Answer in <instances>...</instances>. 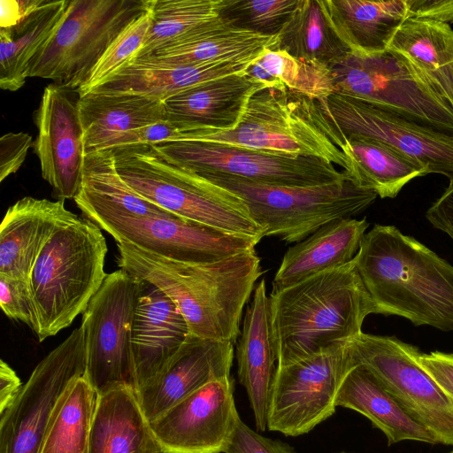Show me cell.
<instances>
[{"instance_id": "cell-1", "label": "cell", "mask_w": 453, "mask_h": 453, "mask_svg": "<svg viewBox=\"0 0 453 453\" xmlns=\"http://www.w3.org/2000/svg\"><path fill=\"white\" fill-rule=\"evenodd\" d=\"M378 314L453 330V265L394 226L376 224L355 257Z\"/></svg>"}, {"instance_id": "cell-2", "label": "cell", "mask_w": 453, "mask_h": 453, "mask_svg": "<svg viewBox=\"0 0 453 453\" xmlns=\"http://www.w3.org/2000/svg\"><path fill=\"white\" fill-rule=\"evenodd\" d=\"M270 316L277 366L350 341L378 310L357 269L349 264L270 293Z\"/></svg>"}, {"instance_id": "cell-3", "label": "cell", "mask_w": 453, "mask_h": 453, "mask_svg": "<svg viewBox=\"0 0 453 453\" xmlns=\"http://www.w3.org/2000/svg\"><path fill=\"white\" fill-rule=\"evenodd\" d=\"M186 141L316 157L344 171L348 165L343 137L319 100L284 84L257 88L232 131L181 133L169 142Z\"/></svg>"}, {"instance_id": "cell-4", "label": "cell", "mask_w": 453, "mask_h": 453, "mask_svg": "<svg viewBox=\"0 0 453 453\" xmlns=\"http://www.w3.org/2000/svg\"><path fill=\"white\" fill-rule=\"evenodd\" d=\"M263 273L255 249L207 264L161 258L150 283L164 292L186 319L189 334L236 342L244 306Z\"/></svg>"}, {"instance_id": "cell-5", "label": "cell", "mask_w": 453, "mask_h": 453, "mask_svg": "<svg viewBox=\"0 0 453 453\" xmlns=\"http://www.w3.org/2000/svg\"><path fill=\"white\" fill-rule=\"evenodd\" d=\"M101 228L82 217L59 227L41 250L28 283L39 342L68 327L87 309L108 273Z\"/></svg>"}, {"instance_id": "cell-6", "label": "cell", "mask_w": 453, "mask_h": 453, "mask_svg": "<svg viewBox=\"0 0 453 453\" xmlns=\"http://www.w3.org/2000/svg\"><path fill=\"white\" fill-rule=\"evenodd\" d=\"M120 177L139 195L183 219L227 233L265 237L244 201L199 174L164 160L151 145L111 150Z\"/></svg>"}, {"instance_id": "cell-7", "label": "cell", "mask_w": 453, "mask_h": 453, "mask_svg": "<svg viewBox=\"0 0 453 453\" xmlns=\"http://www.w3.org/2000/svg\"><path fill=\"white\" fill-rule=\"evenodd\" d=\"M197 174L240 196L265 236L286 243L299 242L330 222L363 212L378 196L350 177L312 187H276L223 173Z\"/></svg>"}, {"instance_id": "cell-8", "label": "cell", "mask_w": 453, "mask_h": 453, "mask_svg": "<svg viewBox=\"0 0 453 453\" xmlns=\"http://www.w3.org/2000/svg\"><path fill=\"white\" fill-rule=\"evenodd\" d=\"M151 0H69L61 23L30 62L27 77L77 89L114 39Z\"/></svg>"}, {"instance_id": "cell-9", "label": "cell", "mask_w": 453, "mask_h": 453, "mask_svg": "<svg viewBox=\"0 0 453 453\" xmlns=\"http://www.w3.org/2000/svg\"><path fill=\"white\" fill-rule=\"evenodd\" d=\"M334 91L453 134V108L406 58L390 50L349 54L331 68Z\"/></svg>"}, {"instance_id": "cell-10", "label": "cell", "mask_w": 453, "mask_h": 453, "mask_svg": "<svg viewBox=\"0 0 453 453\" xmlns=\"http://www.w3.org/2000/svg\"><path fill=\"white\" fill-rule=\"evenodd\" d=\"M143 285L121 268L108 273L82 313L84 376L97 394L120 385L136 388L131 334Z\"/></svg>"}, {"instance_id": "cell-11", "label": "cell", "mask_w": 453, "mask_h": 453, "mask_svg": "<svg viewBox=\"0 0 453 453\" xmlns=\"http://www.w3.org/2000/svg\"><path fill=\"white\" fill-rule=\"evenodd\" d=\"M86 372L81 326L35 366L1 414L0 453H41L46 434L72 386Z\"/></svg>"}, {"instance_id": "cell-12", "label": "cell", "mask_w": 453, "mask_h": 453, "mask_svg": "<svg viewBox=\"0 0 453 453\" xmlns=\"http://www.w3.org/2000/svg\"><path fill=\"white\" fill-rule=\"evenodd\" d=\"M350 347L357 364L365 365L437 443L453 445V400L419 365L417 347L363 332L350 340Z\"/></svg>"}, {"instance_id": "cell-13", "label": "cell", "mask_w": 453, "mask_h": 453, "mask_svg": "<svg viewBox=\"0 0 453 453\" xmlns=\"http://www.w3.org/2000/svg\"><path fill=\"white\" fill-rule=\"evenodd\" d=\"M165 161L196 173H223L276 187H312L349 178L316 157L292 155L210 142L151 145Z\"/></svg>"}, {"instance_id": "cell-14", "label": "cell", "mask_w": 453, "mask_h": 453, "mask_svg": "<svg viewBox=\"0 0 453 453\" xmlns=\"http://www.w3.org/2000/svg\"><path fill=\"white\" fill-rule=\"evenodd\" d=\"M357 365L349 341L293 364L277 366L267 429L286 436L311 432L334 413L339 389Z\"/></svg>"}, {"instance_id": "cell-15", "label": "cell", "mask_w": 453, "mask_h": 453, "mask_svg": "<svg viewBox=\"0 0 453 453\" xmlns=\"http://www.w3.org/2000/svg\"><path fill=\"white\" fill-rule=\"evenodd\" d=\"M342 136L367 137L386 144L453 184V134L440 131L356 96L333 92L318 99Z\"/></svg>"}, {"instance_id": "cell-16", "label": "cell", "mask_w": 453, "mask_h": 453, "mask_svg": "<svg viewBox=\"0 0 453 453\" xmlns=\"http://www.w3.org/2000/svg\"><path fill=\"white\" fill-rule=\"evenodd\" d=\"M83 216L116 242L123 241L183 263L216 262L255 249L261 241L180 218H136L111 213H88Z\"/></svg>"}, {"instance_id": "cell-17", "label": "cell", "mask_w": 453, "mask_h": 453, "mask_svg": "<svg viewBox=\"0 0 453 453\" xmlns=\"http://www.w3.org/2000/svg\"><path fill=\"white\" fill-rule=\"evenodd\" d=\"M240 418L232 377L212 381L150 421L162 453H223Z\"/></svg>"}, {"instance_id": "cell-18", "label": "cell", "mask_w": 453, "mask_h": 453, "mask_svg": "<svg viewBox=\"0 0 453 453\" xmlns=\"http://www.w3.org/2000/svg\"><path fill=\"white\" fill-rule=\"evenodd\" d=\"M67 90L49 84L35 111L38 134L34 152L40 161L42 177L58 200L74 199L78 194L86 155L77 100Z\"/></svg>"}, {"instance_id": "cell-19", "label": "cell", "mask_w": 453, "mask_h": 453, "mask_svg": "<svg viewBox=\"0 0 453 453\" xmlns=\"http://www.w3.org/2000/svg\"><path fill=\"white\" fill-rule=\"evenodd\" d=\"M234 344L189 334L169 363L136 388L149 420L205 385L231 377Z\"/></svg>"}, {"instance_id": "cell-20", "label": "cell", "mask_w": 453, "mask_h": 453, "mask_svg": "<svg viewBox=\"0 0 453 453\" xmlns=\"http://www.w3.org/2000/svg\"><path fill=\"white\" fill-rule=\"evenodd\" d=\"M189 334L176 304L159 288L144 282L131 334L136 388L163 370Z\"/></svg>"}, {"instance_id": "cell-21", "label": "cell", "mask_w": 453, "mask_h": 453, "mask_svg": "<svg viewBox=\"0 0 453 453\" xmlns=\"http://www.w3.org/2000/svg\"><path fill=\"white\" fill-rule=\"evenodd\" d=\"M78 218L65 208L64 200H18L7 209L0 226V274L28 281L51 235Z\"/></svg>"}, {"instance_id": "cell-22", "label": "cell", "mask_w": 453, "mask_h": 453, "mask_svg": "<svg viewBox=\"0 0 453 453\" xmlns=\"http://www.w3.org/2000/svg\"><path fill=\"white\" fill-rule=\"evenodd\" d=\"M237 373L253 411L257 430L267 428V415L274 375L275 351L271 327L269 296L260 280L245 309L236 347Z\"/></svg>"}, {"instance_id": "cell-23", "label": "cell", "mask_w": 453, "mask_h": 453, "mask_svg": "<svg viewBox=\"0 0 453 453\" xmlns=\"http://www.w3.org/2000/svg\"><path fill=\"white\" fill-rule=\"evenodd\" d=\"M261 86L242 73L196 85L164 101L166 120L179 126L182 133L232 131L241 121L249 98Z\"/></svg>"}, {"instance_id": "cell-24", "label": "cell", "mask_w": 453, "mask_h": 453, "mask_svg": "<svg viewBox=\"0 0 453 453\" xmlns=\"http://www.w3.org/2000/svg\"><path fill=\"white\" fill-rule=\"evenodd\" d=\"M250 65L219 61L188 65L150 58H134L107 77L93 91L140 95L165 101L196 85L241 74Z\"/></svg>"}, {"instance_id": "cell-25", "label": "cell", "mask_w": 453, "mask_h": 453, "mask_svg": "<svg viewBox=\"0 0 453 453\" xmlns=\"http://www.w3.org/2000/svg\"><path fill=\"white\" fill-rule=\"evenodd\" d=\"M368 226L366 219L334 220L288 248L273 277L271 293L351 262Z\"/></svg>"}, {"instance_id": "cell-26", "label": "cell", "mask_w": 453, "mask_h": 453, "mask_svg": "<svg viewBox=\"0 0 453 453\" xmlns=\"http://www.w3.org/2000/svg\"><path fill=\"white\" fill-rule=\"evenodd\" d=\"M87 453H162L136 388L120 385L97 394Z\"/></svg>"}, {"instance_id": "cell-27", "label": "cell", "mask_w": 453, "mask_h": 453, "mask_svg": "<svg viewBox=\"0 0 453 453\" xmlns=\"http://www.w3.org/2000/svg\"><path fill=\"white\" fill-rule=\"evenodd\" d=\"M326 18L350 54L386 51L407 19L406 0H320Z\"/></svg>"}, {"instance_id": "cell-28", "label": "cell", "mask_w": 453, "mask_h": 453, "mask_svg": "<svg viewBox=\"0 0 453 453\" xmlns=\"http://www.w3.org/2000/svg\"><path fill=\"white\" fill-rule=\"evenodd\" d=\"M336 405L357 411L387 437L388 444L417 441L437 444L434 435L414 420L363 365H357L345 377Z\"/></svg>"}, {"instance_id": "cell-29", "label": "cell", "mask_w": 453, "mask_h": 453, "mask_svg": "<svg viewBox=\"0 0 453 453\" xmlns=\"http://www.w3.org/2000/svg\"><path fill=\"white\" fill-rule=\"evenodd\" d=\"M85 153L109 137L166 120L164 101L133 94L90 92L77 99Z\"/></svg>"}, {"instance_id": "cell-30", "label": "cell", "mask_w": 453, "mask_h": 453, "mask_svg": "<svg viewBox=\"0 0 453 453\" xmlns=\"http://www.w3.org/2000/svg\"><path fill=\"white\" fill-rule=\"evenodd\" d=\"M74 202L82 215L179 218L139 195L120 177L112 150L85 155L81 185Z\"/></svg>"}, {"instance_id": "cell-31", "label": "cell", "mask_w": 453, "mask_h": 453, "mask_svg": "<svg viewBox=\"0 0 453 453\" xmlns=\"http://www.w3.org/2000/svg\"><path fill=\"white\" fill-rule=\"evenodd\" d=\"M388 50L406 58L453 108V29L449 25L406 19Z\"/></svg>"}, {"instance_id": "cell-32", "label": "cell", "mask_w": 453, "mask_h": 453, "mask_svg": "<svg viewBox=\"0 0 453 453\" xmlns=\"http://www.w3.org/2000/svg\"><path fill=\"white\" fill-rule=\"evenodd\" d=\"M348 165L346 172L360 187L381 198H394L426 169L389 146L357 135L343 136L342 149Z\"/></svg>"}, {"instance_id": "cell-33", "label": "cell", "mask_w": 453, "mask_h": 453, "mask_svg": "<svg viewBox=\"0 0 453 453\" xmlns=\"http://www.w3.org/2000/svg\"><path fill=\"white\" fill-rule=\"evenodd\" d=\"M69 0L50 1L17 25L0 28V87L16 91L26 83L30 62L54 35Z\"/></svg>"}, {"instance_id": "cell-34", "label": "cell", "mask_w": 453, "mask_h": 453, "mask_svg": "<svg viewBox=\"0 0 453 453\" xmlns=\"http://www.w3.org/2000/svg\"><path fill=\"white\" fill-rule=\"evenodd\" d=\"M271 49L329 68L350 54L330 25L320 0H300Z\"/></svg>"}, {"instance_id": "cell-35", "label": "cell", "mask_w": 453, "mask_h": 453, "mask_svg": "<svg viewBox=\"0 0 453 453\" xmlns=\"http://www.w3.org/2000/svg\"><path fill=\"white\" fill-rule=\"evenodd\" d=\"M242 74L263 85L284 84L316 99L334 92L331 68L297 59L279 50L267 49Z\"/></svg>"}, {"instance_id": "cell-36", "label": "cell", "mask_w": 453, "mask_h": 453, "mask_svg": "<svg viewBox=\"0 0 453 453\" xmlns=\"http://www.w3.org/2000/svg\"><path fill=\"white\" fill-rule=\"evenodd\" d=\"M96 398L87 378L77 379L52 418L41 453H86Z\"/></svg>"}, {"instance_id": "cell-37", "label": "cell", "mask_w": 453, "mask_h": 453, "mask_svg": "<svg viewBox=\"0 0 453 453\" xmlns=\"http://www.w3.org/2000/svg\"><path fill=\"white\" fill-rule=\"evenodd\" d=\"M224 2L225 0H151V26L142 47L134 58L148 57L197 27L218 19Z\"/></svg>"}, {"instance_id": "cell-38", "label": "cell", "mask_w": 453, "mask_h": 453, "mask_svg": "<svg viewBox=\"0 0 453 453\" xmlns=\"http://www.w3.org/2000/svg\"><path fill=\"white\" fill-rule=\"evenodd\" d=\"M300 0H225L219 17L232 27L265 36L280 34Z\"/></svg>"}, {"instance_id": "cell-39", "label": "cell", "mask_w": 453, "mask_h": 453, "mask_svg": "<svg viewBox=\"0 0 453 453\" xmlns=\"http://www.w3.org/2000/svg\"><path fill=\"white\" fill-rule=\"evenodd\" d=\"M151 4V1H150ZM152 21L151 8L134 19L109 45L78 88L79 96L93 91L107 77L133 59L142 47Z\"/></svg>"}, {"instance_id": "cell-40", "label": "cell", "mask_w": 453, "mask_h": 453, "mask_svg": "<svg viewBox=\"0 0 453 453\" xmlns=\"http://www.w3.org/2000/svg\"><path fill=\"white\" fill-rule=\"evenodd\" d=\"M0 306L9 319L36 332V313L28 281L0 274Z\"/></svg>"}, {"instance_id": "cell-41", "label": "cell", "mask_w": 453, "mask_h": 453, "mask_svg": "<svg viewBox=\"0 0 453 453\" xmlns=\"http://www.w3.org/2000/svg\"><path fill=\"white\" fill-rule=\"evenodd\" d=\"M182 133L176 124L165 120L143 127L116 134L106 139L95 151L111 150L135 145H157L171 141Z\"/></svg>"}, {"instance_id": "cell-42", "label": "cell", "mask_w": 453, "mask_h": 453, "mask_svg": "<svg viewBox=\"0 0 453 453\" xmlns=\"http://www.w3.org/2000/svg\"><path fill=\"white\" fill-rule=\"evenodd\" d=\"M223 453H294V451L288 444L264 437L253 431L240 418Z\"/></svg>"}, {"instance_id": "cell-43", "label": "cell", "mask_w": 453, "mask_h": 453, "mask_svg": "<svg viewBox=\"0 0 453 453\" xmlns=\"http://www.w3.org/2000/svg\"><path fill=\"white\" fill-rule=\"evenodd\" d=\"M29 134L7 133L0 139V181L18 172L24 163L29 148L33 147Z\"/></svg>"}, {"instance_id": "cell-44", "label": "cell", "mask_w": 453, "mask_h": 453, "mask_svg": "<svg viewBox=\"0 0 453 453\" xmlns=\"http://www.w3.org/2000/svg\"><path fill=\"white\" fill-rule=\"evenodd\" d=\"M418 361L441 389L453 400V353L420 352Z\"/></svg>"}, {"instance_id": "cell-45", "label": "cell", "mask_w": 453, "mask_h": 453, "mask_svg": "<svg viewBox=\"0 0 453 453\" xmlns=\"http://www.w3.org/2000/svg\"><path fill=\"white\" fill-rule=\"evenodd\" d=\"M407 19L453 23V0H406Z\"/></svg>"}, {"instance_id": "cell-46", "label": "cell", "mask_w": 453, "mask_h": 453, "mask_svg": "<svg viewBox=\"0 0 453 453\" xmlns=\"http://www.w3.org/2000/svg\"><path fill=\"white\" fill-rule=\"evenodd\" d=\"M49 3L50 0H1L0 28L16 27Z\"/></svg>"}, {"instance_id": "cell-47", "label": "cell", "mask_w": 453, "mask_h": 453, "mask_svg": "<svg viewBox=\"0 0 453 453\" xmlns=\"http://www.w3.org/2000/svg\"><path fill=\"white\" fill-rule=\"evenodd\" d=\"M426 218L432 226L453 240V184L430 206Z\"/></svg>"}, {"instance_id": "cell-48", "label": "cell", "mask_w": 453, "mask_h": 453, "mask_svg": "<svg viewBox=\"0 0 453 453\" xmlns=\"http://www.w3.org/2000/svg\"><path fill=\"white\" fill-rule=\"evenodd\" d=\"M22 386L15 371L2 359L0 361V414L12 403Z\"/></svg>"}, {"instance_id": "cell-49", "label": "cell", "mask_w": 453, "mask_h": 453, "mask_svg": "<svg viewBox=\"0 0 453 453\" xmlns=\"http://www.w3.org/2000/svg\"><path fill=\"white\" fill-rule=\"evenodd\" d=\"M340 453H346V452H340Z\"/></svg>"}, {"instance_id": "cell-50", "label": "cell", "mask_w": 453, "mask_h": 453, "mask_svg": "<svg viewBox=\"0 0 453 453\" xmlns=\"http://www.w3.org/2000/svg\"><path fill=\"white\" fill-rule=\"evenodd\" d=\"M451 453H453V452H451Z\"/></svg>"}, {"instance_id": "cell-51", "label": "cell", "mask_w": 453, "mask_h": 453, "mask_svg": "<svg viewBox=\"0 0 453 453\" xmlns=\"http://www.w3.org/2000/svg\"><path fill=\"white\" fill-rule=\"evenodd\" d=\"M86 453H87V451H86Z\"/></svg>"}]
</instances>
